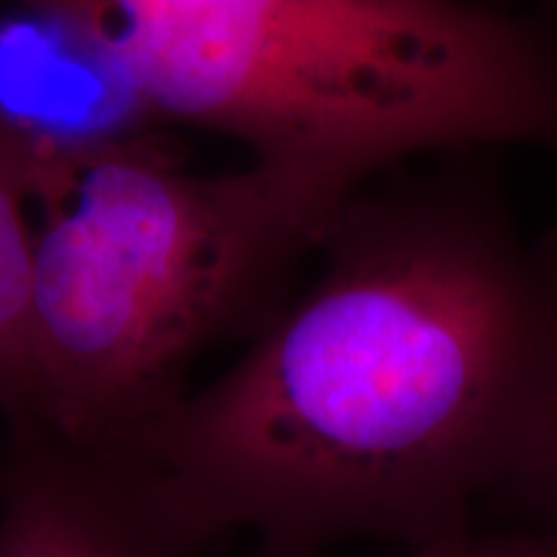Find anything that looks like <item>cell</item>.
I'll return each instance as SVG.
<instances>
[{
  "label": "cell",
  "mask_w": 557,
  "mask_h": 557,
  "mask_svg": "<svg viewBox=\"0 0 557 557\" xmlns=\"http://www.w3.org/2000/svg\"><path fill=\"white\" fill-rule=\"evenodd\" d=\"M483 150L367 194L329 222L323 269L243 357L122 451L209 545L267 557L468 529L557 413V225L521 233Z\"/></svg>",
  "instance_id": "cell-1"
},
{
  "label": "cell",
  "mask_w": 557,
  "mask_h": 557,
  "mask_svg": "<svg viewBox=\"0 0 557 557\" xmlns=\"http://www.w3.org/2000/svg\"><path fill=\"white\" fill-rule=\"evenodd\" d=\"M150 120L243 145L341 201L418 156L557 152V41L472 0H16Z\"/></svg>",
  "instance_id": "cell-2"
},
{
  "label": "cell",
  "mask_w": 557,
  "mask_h": 557,
  "mask_svg": "<svg viewBox=\"0 0 557 557\" xmlns=\"http://www.w3.org/2000/svg\"><path fill=\"white\" fill-rule=\"evenodd\" d=\"M39 150L29 359L37 426L116 449L253 323L346 201L248 163L191 173L145 135Z\"/></svg>",
  "instance_id": "cell-3"
},
{
  "label": "cell",
  "mask_w": 557,
  "mask_h": 557,
  "mask_svg": "<svg viewBox=\"0 0 557 557\" xmlns=\"http://www.w3.org/2000/svg\"><path fill=\"white\" fill-rule=\"evenodd\" d=\"M207 547L143 459L45 426H11L0 462V557H197Z\"/></svg>",
  "instance_id": "cell-4"
},
{
  "label": "cell",
  "mask_w": 557,
  "mask_h": 557,
  "mask_svg": "<svg viewBox=\"0 0 557 557\" xmlns=\"http://www.w3.org/2000/svg\"><path fill=\"white\" fill-rule=\"evenodd\" d=\"M37 171V145L0 114V413L11 426H37L29 359Z\"/></svg>",
  "instance_id": "cell-5"
},
{
  "label": "cell",
  "mask_w": 557,
  "mask_h": 557,
  "mask_svg": "<svg viewBox=\"0 0 557 557\" xmlns=\"http://www.w3.org/2000/svg\"><path fill=\"white\" fill-rule=\"evenodd\" d=\"M498 493L553 529L547 537L557 540V413L540 447Z\"/></svg>",
  "instance_id": "cell-6"
},
{
  "label": "cell",
  "mask_w": 557,
  "mask_h": 557,
  "mask_svg": "<svg viewBox=\"0 0 557 557\" xmlns=\"http://www.w3.org/2000/svg\"><path fill=\"white\" fill-rule=\"evenodd\" d=\"M413 557H498L496 540H478L472 537L470 529H459V532L444 534L429 545L416 547Z\"/></svg>",
  "instance_id": "cell-7"
},
{
  "label": "cell",
  "mask_w": 557,
  "mask_h": 557,
  "mask_svg": "<svg viewBox=\"0 0 557 557\" xmlns=\"http://www.w3.org/2000/svg\"><path fill=\"white\" fill-rule=\"evenodd\" d=\"M493 540L498 557H557V540L547 534H506Z\"/></svg>",
  "instance_id": "cell-8"
}]
</instances>
